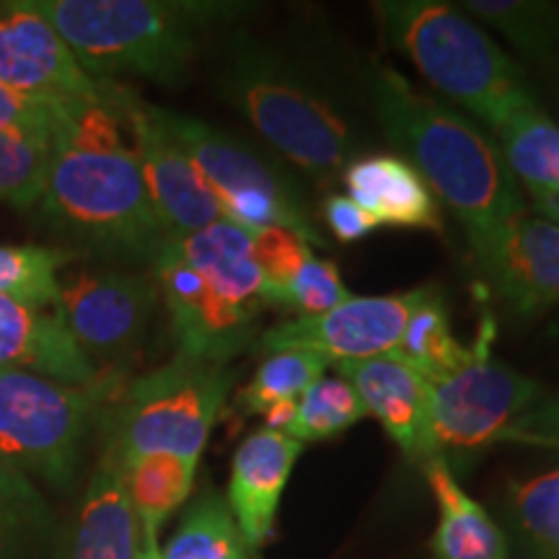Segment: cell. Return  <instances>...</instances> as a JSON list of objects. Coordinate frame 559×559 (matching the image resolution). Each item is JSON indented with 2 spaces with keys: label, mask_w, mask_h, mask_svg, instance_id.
<instances>
[{
  "label": "cell",
  "mask_w": 559,
  "mask_h": 559,
  "mask_svg": "<svg viewBox=\"0 0 559 559\" xmlns=\"http://www.w3.org/2000/svg\"><path fill=\"white\" fill-rule=\"evenodd\" d=\"M138 549L140 526L124 487L122 459L107 440L70 523L62 559H138Z\"/></svg>",
  "instance_id": "cell-19"
},
{
  "label": "cell",
  "mask_w": 559,
  "mask_h": 559,
  "mask_svg": "<svg viewBox=\"0 0 559 559\" xmlns=\"http://www.w3.org/2000/svg\"><path fill=\"white\" fill-rule=\"evenodd\" d=\"M428 293V285L391 296H349L330 311L293 317L260 334L257 347L264 355L277 349H317L332 362L368 360L400 347L412 311Z\"/></svg>",
  "instance_id": "cell-12"
},
{
  "label": "cell",
  "mask_w": 559,
  "mask_h": 559,
  "mask_svg": "<svg viewBox=\"0 0 559 559\" xmlns=\"http://www.w3.org/2000/svg\"><path fill=\"white\" fill-rule=\"evenodd\" d=\"M342 181L347 198L373 215L379 226L443 230L438 198L407 158L394 153L358 156L342 174Z\"/></svg>",
  "instance_id": "cell-20"
},
{
  "label": "cell",
  "mask_w": 559,
  "mask_h": 559,
  "mask_svg": "<svg viewBox=\"0 0 559 559\" xmlns=\"http://www.w3.org/2000/svg\"><path fill=\"white\" fill-rule=\"evenodd\" d=\"M200 461L174 453H143L122 459L124 487L135 510L140 539H158V531L174 510L185 506L194 487Z\"/></svg>",
  "instance_id": "cell-23"
},
{
  "label": "cell",
  "mask_w": 559,
  "mask_h": 559,
  "mask_svg": "<svg viewBox=\"0 0 559 559\" xmlns=\"http://www.w3.org/2000/svg\"><path fill=\"white\" fill-rule=\"evenodd\" d=\"M391 355L419 370L430 383L443 381L469 358V347L461 345L453 334L449 306L436 285H428L425 298L412 311L400 347Z\"/></svg>",
  "instance_id": "cell-24"
},
{
  "label": "cell",
  "mask_w": 559,
  "mask_h": 559,
  "mask_svg": "<svg viewBox=\"0 0 559 559\" xmlns=\"http://www.w3.org/2000/svg\"><path fill=\"white\" fill-rule=\"evenodd\" d=\"M0 83L39 107H66L102 94L68 41L34 11L32 0L0 3Z\"/></svg>",
  "instance_id": "cell-14"
},
{
  "label": "cell",
  "mask_w": 559,
  "mask_h": 559,
  "mask_svg": "<svg viewBox=\"0 0 559 559\" xmlns=\"http://www.w3.org/2000/svg\"><path fill=\"white\" fill-rule=\"evenodd\" d=\"M52 166V132L0 128V200L13 207L41 202Z\"/></svg>",
  "instance_id": "cell-29"
},
{
  "label": "cell",
  "mask_w": 559,
  "mask_h": 559,
  "mask_svg": "<svg viewBox=\"0 0 559 559\" xmlns=\"http://www.w3.org/2000/svg\"><path fill=\"white\" fill-rule=\"evenodd\" d=\"M223 94L270 148L326 187L360 151V138L330 94L296 62L243 39L223 66Z\"/></svg>",
  "instance_id": "cell-4"
},
{
  "label": "cell",
  "mask_w": 559,
  "mask_h": 559,
  "mask_svg": "<svg viewBox=\"0 0 559 559\" xmlns=\"http://www.w3.org/2000/svg\"><path fill=\"white\" fill-rule=\"evenodd\" d=\"M510 174L528 187L531 198H539L559 187V128L539 107L521 111L498 130Z\"/></svg>",
  "instance_id": "cell-25"
},
{
  "label": "cell",
  "mask_w": 559,
  "mask_h": 559,
  "mask_svg": "<svg viewBox=\"0 0 559 559\" xmlns=\"http://www.w3.org/2000/svg\"><path fill=\"white\" fill-rule=\"evenodd\" d=\"M487 283L521 317L559 304V226L526 213L506 223L477 254Z\"/></svg>",
  "instance_id": "cell-15"
},
{
  "label": "cell",
  "mask_w": 559,
  "mask_h": 559,
  "mask_svg": "<svg viewBox=\"0 0 559 559\" xmlns=\"http://www.w3.org/2000/svg\"><path fill=\"white\" fill-rule=\"evenodd\" d=\"M334 362L317 349H277L260 362L254 379L234 400L243 417H262L264 428L285 432L304 391L326 376Z\"/></svg>",
  "instance_id": "cell-22"
},
{
  "label": "cell",
  "mask_w": 559,
  "mask_h": 559,
  "mask_svg": "<svg viewBox=\"0 0 559 559\" xmlns=\"http://www.w3.org/2000/svg\"><path fill=\"white\" fill-rule=\"evenodd\" d=\"M306 445L280 430H254L230 461L228 508L251 555L272 542L280 500Z\"/></svg>",
  "instance_id": "cell-17"
},
{
  "label": "cell",
  "mask_w": 559,
  "mask_h": 559,
  "mask_svg": "<svg viewBox=\"0 0 559 559\" xmlns=\"http://www.w3.org/2000/svg\"><path fill=\"white\" fill-rule=\"evenodd\" d=\"M251 551L243 542L226 498L205 492L192 502L179 528L160 549V559H249Z\"/></svg>",
  "instance_id": "cell-26"
},
{
  "label": "cell",
  "mask_w": 559,
  "mask_h": 559,
  "mask_svg": "<svg viewBox=\"0 0 559 559\" xmlns=\"http://www.w3.org/2000/svg\"><path fill=\"white\" fill-rule=\"evenodd\" d=\"M151 270L169 311L177 353L230 366L260 340L267 309L260 293L194 267L174 239L164 243Z\"/></svg>",
  "instance_id": "cell-9"
},
{
  "label": "cell",
  "mask_w": 559,
  "mask_h": 559,
  "mask_svg": "<svg viewBox=\"0 0 559 559\" xmlns=\"http://www.w3.org/2000/svg\"><path fill=\"white\" fill-rule=\"evenodd\" d=\"M164 122L213 192L223 221L249 234L283 228L311 247H330L311 218L298 181L280 160L198 117L164 109Z\"/></svg>",
  "instance_id": "cell-8"
},
{
  "label": "cell",
  "mask_w": 559,
  "mask_h": 559,
  "mask_svg": "<svg viewBox=\"0 0 559 559\" xmlns=\"http://www.w3.org/2000/svg\"><path fill=\"white\" fill-rule=\"evenodd\" d=\"M254 257L264 277V306L267 309H283L285 293H288L293 277L313 254L311 243L300 236L283 228H264L251 234Z\"/></svg>",
  "instance_id": "cell-33"
},
{
  "label": "cell",
  "mask_w": 559,
  "mask_h": 559,
  "mask_svg": "<svg viewBox=\"0 0 559 559\" xmlns=\"http://www.w3.org/2000/svg\"><path fill=\"white\" fill-rule=\"evenodd\" d=\"M120 83L52 107V166L41 213L66 239L104 260L148 264L169 241L124 138Z\"/></svg>",
  "instance_id": "cell-1"
},
{
  "label": "cell",
  "mask_w": 559,
  "mask_h": 559,
  "mask_svg": "<svg viewBox=\"0 0 559 559\" xmlns=\"http://www.w3.org/2000/svg\"><path fill=\"white\" fill-rule=\"evenodd\" d=\"M32 5L68 41L91 79L128 73L166 86L190 73L210 29L251 11L247 3L210 0H32Z\"/></svg>",
  "instance_id": "cell-3"
},
{
  "label": "cell",
  "mask_w": 559,
  "mask_h": 559,
  "mask_svg": "<svg viewBox=\"0 0 559 559\" xmlns=\"http://www.w3.org/2000/svg\"><path fill=\"white\" fill-rule=\"evenodd\" d=\"M321 221L330 226L342 243H355L368 239L376 228H381L358 202L347 194H326L321 202Z\"/></svg>",
  "instance_id": "cell-36"
},
{
  "label": "cell",
  "mask_w": 559,
  "mask_h": 559,
  "mask_svg": "<svg viewBox=\"0 0 559 559\" xmlns=\"http://www.w3.org/2000/svg\"><path fill=\"white\" fill-rule=\"evenodd\" d=\"M368 91L381 130L456 215L474 257L481 254L506 223L523 215L519 185L498 145L386 62L370 68Z\"/></svg>",
  "instance_id": "cell-2"
},
{
  "label": "cell",
  "mask_w": 559,
  "mask_h": 559,
  "mask_svg": "<svg viewBox=\"0 0 559 559\" xmlns=\"http://www.w3.org/2000/svg\"><path fill=\"white\" fill-rule=\"evenodd\" d=\"M52 513L32 479L0 459V559H26L47 542Z\"/></svg>",
  "instance_id": "cell-27"
},
{
  "label": "cell",
  "mask_w": 559,
  "mask_h": 559,
  "mask_svg": "<svg viewBox=\"0 0 559 559\" xmlns=\"http://www.w3.org/2000/svg\"><path fill=\"white\" fill-rule=\"evenodd\" d=\"M0 368L29 370L68 386H94L104 373L70 337L55 309L0 296Z\"/></svg>",
  "instance_id": "cell-18"
},
{
  "label": "cell",
  "mask_w": 559,
  "mask_h": 559,
  "mask_svg": "<svg viewBox=\"0 0 559 559\" xmlns=\"http://www.w3.org/2000/svg\"><path fill=\"white\" fill-rule=\"evenodd\" d=\"M117 389L120 383L107 373L94 386H68L29 370L0 368V459L70 492L94 415Z\"/></svg>",
  "instance_id": "cell-7"
},
{
  "label": "cell",
  "mask_w": 559,
  "mask_h": 559,
  "mask_svg": "<svg viewBox=\"0 0 559 559\" xmlns=\"http://www.w3.org/2000/svg\"><path fill=\"white\" fill-rule=\"evenodd\" d=\"M366 417V407L342 376H321L317 383H311L304 391V396L298 400L296 417L285 432L306 445L313 440L340 436Z\"/></svg>",
  "instance_id": "cell-32"
},
{
  "label": "cell",
  "mask_w": 559,
  "mask_h": 559,
  "mask_svg": "<svg viewBox=\"0 0 559 559\" xmlns=\"http://www.w3.org/2000/svg\"><path fill=\"white\" fill-rule=\"evenodd\" d=\"M461 11L498 29L531 58H549L559 45V11L531 0H466Z\"/></svg>",
  "instance_id": "cell-31"
},
{
  "label": "cell",
  "mask_w": 559,
  "mask_h": 559,
  "mask_svg": "<svg viewBox=\"0 0 559 559\" xmlns=\"http://www.w3.org/2000/svg\"><path fill=\"white\" fill-rule=\"evenodd\" d=\"M66 249L39 243H0V296L34 309H55Z\"/></svg>",
  "instance_id": "cell-30"
},
{
  "label": "cell",
  "mask_w": 559,
  "mask_h": 559,
  "mask_svg": "<svg viewBox=\"0 0 559 559\" xmlns=\"http://www.w3.org/2000/svg\"><path fill=\"white\" fill-rule=\"evenodd\" d=\"M0 128L52 132V109L21 99L0 83Z\"/></svg>",
  "instance_id": "cell-37"
},
{
  "label": "cell",
  "mask_w": 559,
  "mask_h": 559,
  "mask_svg": "<svg viewBox=\"0 0 559 559\" xmlns=\"http://www.w3.org/2000/svg\"><path fill=\"white\" fill-rule=\"evenodd\" d=\"M492 321L469 347L466 362L432 383L430 396V449L432 459L449 451H477L502 438L536 400L542 386L506 362L492 360L489 342Z\"/></svg>",
  "instance_id": "cell-10"
},
{
  "label": "cell",
  "mask_w": 559,
  "mask_h": 559,
  "mask_svg": "<svg viewBox=\"0 0 559 559\" xmlns=\"http://www.w3.org/2000/svg\"><path fill=\"white\" fill-rule=\"evenodd\" d=\"M337 373L353 386L370 417L389 432L400 451L419 466L432 459L430 396L432 383L419 370L396 358L379 355L368 360L334 362Z\"/></svg>",
  "instance_id": "cell-16"
},
{
  "label": "cell",
  "mask_w": 559,
  "mask_h": 559,
  "mask_svg": "<svg viewBox=\"0 0 559 559\" xmlns=\"http://www.w3.org/2000/svg\"><path fill=\"white\" fill-rule=\"evenodd\" d=\"M391 45L436 86L495 130L534 109L523 73L469 13L440 0L373 5Z\"/></svg>",
  "instance_id": "cell-5"
},
{
  "label": "cell",
  "mask_w": 559,
  "mask_h": 559,
  "mask_svg": "<svg viewBox=\"0 0 559 559\" xmlns=\"http://www.w3.org/2000/svg\"><path fill=\"white\" fill-rule=\"evenodd\" d=\"M349 298L347 285L342 283L340 267L332 260L317 257V251L306 260L298 275L293 277L288 293H285L283 309L296 311V317H311V313L330 311Z\"/></svg>",
  "instance_id": "cell-34"
},
{
  "label": "cell",
  "mask_w": 559,
  "mask_h": 559,
  "mask_svg": "<svg viewBox=\"0 0 559 559\" xmlns=\"http://www.w3.org/2000/svg\"><path fill=\"white\" fill-rule=\"evenodd\" d=\"M500 440L559 449V394L536 400L506 432H502Z\"/></svg>",
  "instance_id": "cell-35"
},
{
  "label": "cell",
  "mask_w": 559,
  "mask_h": 559,
  "mask_svg": "<svg viewBox=\"0 0 559 559\" xmlns=\"http://www.w3.org/2000/svg\"><path fill=\"white\" fill-rule=\"evenodd\" d=\"M234 383L236 370L228 362L177 353L124 386L107 423V440L120 459L174 453L200 461Z\"/></svg>",
  "instance_id": "cell-6"
},
{
  "label": "cell",
  "mask_w": 559,
  "mask_h": 559,
  "mask_svg": "<svg viewBox=\"0 0 559 559\" xmlns=\"http://www.w3.org/2000/svg\"><path fill=\"white\" fill-rule=\"evenodd\" d=\"M120 107L145 190L169 239L223 221L213 192L164 122V109L124 86H120Z\"/></svg>",
  "instance_id": "cell-13"
},
{
  "label": "cell",
  "mask_w": 559,
  "mask_h": 559,
  "mask_svg": "<svg viewBox=\"0 0 559 559\" xmlns=\"http://www.w3.org/2000/svg\"><path fill=\"white\" fill-rule=\"evenodd\" d=\"M508 519L531 559H559V469L510 485Z\"/></svg>",
  "instance_id": "cell-28"
},
{
  "label": "cell",
  "mask_w": 559,
  "mask_h": 559,
  "mask_svg": "<svg viewBox=\"0 0 559 559\" xmlns=\"http://www.w3.org/2000/svg\"><path fill=\"white\" fill-rule=\"evenodd\" d=\"M160 300L153 270H75L62 275L55 311L94 358H124L143 342Z\"/></svg>",
  "instance_id": "cell-11"
},
{
  "label": "cell",
  "mask_w": 559,
  "mask_h": 559,
  "mask_svg": "<svg viewBox=\"0 0 559 559\" xmlns=\"http://www.w3.org/2000/svg\"><path fill=\"white\" fill-rule=\"evenodd\" d=\"M423 474L438 506V526L430 539L436 559H508V539L492 515L461 489L443 456L428 459Z\"/></svg>",
  "instance_id": "cell-21"
}]
</instances>
